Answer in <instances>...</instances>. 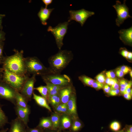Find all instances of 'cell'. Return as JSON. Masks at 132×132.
Masks as SVG:
<instances>
[{"label":"cell","instance_id":"cell-1","mask_svg":"<svg viewBox=\"0 0 132 132\" xmlns=\"http://www.w3.org/2000/svg\"><path fill=\"white\" fill-rule=\"evenodd\" d=\"M14 54L10 56L5 57L2 64V68L12 73L20 76L27 73L25 67L23 51L13 50Z\"/></svg>","mask_w":132,"mask_h":132},{"label":"cell","instance_id":"cell-2","mask_svg":"<svg viewBox=\"0 0 132 132\" xmlns=\"http://www.w3.org/2000/svg\"><path fill=\"white\" fill-rule=\"evenodd\" d=\"M72 52L67 50H59L55 54L48 59L49 67L52 74H60L73 59Z\"/></svg>","mask_w":132,"mask_h":132},{"label":"cell","instance_id":"cell-3","mask_svg":"<svg viewBox=\"0 0 132 132\" xmlns=\"http://www.w3.org/2000/svg\"><path fill=\"white\" fill-rule=\"evenodd\" d=\"M24 61L27 73L41 76L52 74L49 67L45 66L36 57H25Z\"/></svg>","mask_w":132,"mask_h":132},{"label":"cell","instance_id":"cell-4","mask_svg":"<svg viewBox=\"0 0 132 132\" xmlns=\"http://www.w3.org/2000/svg\"><path fill=\"white\" fill-rule=\"evenodd\" d=\"M29 77L28 75H19L4 69L2 80L16 91L20 92L24 83Z\"/></svg>","mask_w":132,"mask_h":132},{"label":"cell","instance_id":"cell-5","mask_svg":"<svg viewBox=\"0 0 132 132\" xmlns=\"http://www.w3.org/2000/svg\"><path fill=\"white\" fill-rule=\"evenodd\" d=\"M69 22H65L60 23L54 27L49 26L47 31L50 32L54 36L57 46L59 50H61L63 45V40L67 33Z\"/></svg>","mask_w":132,"mask_h":132},{"label":"cell","instance_id":"cell-6","mask_svg":"<svg viewBox=\"0 0 132 132\" xmlns=\"http://www.w3.org/2000/svg\"><path fill=\"white\" fill-rule=\"evenodd\" d=\"M41 76L43 81L46 84L49 83L62 87L72 85L71 78L66 75L50 74Z\"/></svg>","mask_w":132,"mask_h":132},{"label":"cell","instance_id":"cell-7","mask_svg":"<svg viewBox=\"0 0 132 132\" xmlns=\"http://www.w3.org/2000/svg\"><path fill=\"white\" fill-rule=\"evenodd\" d=\"M126 0H124L123 3L121 4L119 0L116 1V4L113 7L115 10L117 15L115 20L116 25L119 27L127 18H132L129 13V8L126 4Z\"/></svg>","mask_w":132,"mask_h":132},{"label":"cell","instance_id":"cell-8","mask_svg":"<svg viewBox=\"0 0 132 132\" xmlns=\"http://www.w3.org/2000/svg\"><path fill=\"white\" fill-rule=\"evenodd\" d=\"M70 16L68 21L74 20L79 23L82 26L89 17L95 14L93 11L86 10L83 9L78 10H70L69 11Z\"/></svg>","mask_w":132,"mask_h":132},{"label":"cell","instance_id":"cell-9","mask_svg":"<svg viewBox=\"0 0 132 132\" xmlns=\"http://www.w3.org/2000/svg\"><path fill=\"white\" fill-rule=\"evenodd\" d=\"M16 91L2 80H0V99H3L8 101L15 106Z\"/></svg>","mask_w":132,"mask_h":132},{"label":"cell","instance_id":"cell-10","mask_svg":"<svg viewBox=\"0 0 132 132\" xmlns=\"http://www.w3.org/2000/svg\"><path fill=\"white\" fill-rule=\"evenodd\" d=\"M36 76L35 75H33L27 79L20 92L28 102L31 100L33 93L34 84L36 81Z\"/></svg>","mask_w":132,"mask_h":132},{"label":"cell","instance_id":"cell-11","mask_svg":"<svg viewBox=\"0 0 132 132\" xmlns=\"http://www.w3.org/2000/svg\"><path fill=\"white\" fill-rule=\"evenodd\" d=\"M27 126L17 117L12 120L8 132H25Z\"/></svg>","mask_w":132,"mask_h":132},{"label":"cell","instance_id":"cell-12","mask_svg":"<svg viewBox=\"0 0 132 132\" xmlns=\"http://www.w3.org/2000/svg\"><path fill=\"white\" fill-rule=\"evenodd\" d=\"M15 111L18 117L27 126L29 121V115L30 110L29 107L24 108L17 105H15Z\"/></svg>","mask_w":132,"mask_h":132},{"label":"cell","instance_id":"cell-13","mask_svg":"<svg viewBox=\"0 0 132 132\" xmlns=\"http://www.w3.org/2000/svg\"><path fill=\"white\" fill-rule=\"evenodd\" d=\"M119 38L125 44L132 45V27L127 29H121L118 32Z\"/></svg>","mask_w":132,"mask_h":132},{"label":"cell","instance_id":"cell-14","mask_svg":"<svg viewBox=\"0 0 132 132\" xmlns=\"http://www.w3.org/2000/svg\"><path fill=\"white\" fill-rule=\"evenodd\" d=\"M73 91L72 85L61 89L59 92V94L62 103L66 104Z\"/></svg>","mask_w":132,"mask_h":132},{"label":"cell","instance_id":"cell-15","mask_svg":"<svg viewBox=\"0 0 132 132\" xmlns=\"http://www.w3.org/2000/svg\"><path fill=\"white\" fill-rule=\"evenodd\" d=\"M54 9V8L47 9L43 7L41 8L37 14L43 25H47V21L49 18L51 13Z\"/></svg>","mask_w":132,"mask_h":132},{"label":"cell","instance_id":"cell-16","mask_svg":"<svg viewBox=\"0 0 132 132\" xmlns=\"http://www.w3.org/2000/svg\"><path fill=\"white\" fill-rule=\"evenodd\" d=\"M75 94L74 91L66 104L68 112L72 115H76L77 114Z\"/></svg>","mask_w":132,"mask_h":132},{"label":"cell","instance_id":"cell-17","mask_svg":"<svg viewBox=\"0 0 132 132\" xmlns=\"http://www.w3.org/2000/svg\"><path fill=\"white\" fill-rule=\"evenodd\" d=\"M33 99L38 105L51 111V109L45 99L42 96L36 94L34 93H33Z\"/></svg>","mask_w":132,"mask_h":132},{"label":"cell","instance_id":"cell-18","mask_svg":"<svg viewBox=\"0 0 132 132\" xmlns=\"http://www.w3.org/2000/svg\"><path fill=\"white\" fill-rule=\"evenodd\" d=\"M15 100L16 105L24 108L29 107L27 104L28 101L20 93L17 91L16 93Z\"/></svg>","mask_w":132,"mask_h":132},{"label":"cell","instance_id":"cell-19","mask_svg":"<svg viewBox=\"0 0 132 132\" xmlns=\"http://www.w3.org/2000/svg\"><path fill=\"white\" fill-rule=\"evenodd\" d=\"M37 127L44 130L47 129H52V124L49 119L44 118L41 120Z\"/></svg>","mask_w":132,"mask_h":132},{"label":"cell","instance_id":"cell-20","mask_svg":"<svg viewBox=\"0 0 132 132\" xmlns=\"http://www.w3.org/2000/svg\"><path fill=\"white\" fill-rule=\"evenodd\" d=\"M34 89L37 90L47 100L49 101V93L48 88L47 86H41L34 88Z\"/></svg>","mask_w":132,"mask_h":132},{"label":"cell","instance_id":"cell-21","mask_svg":"<svg viewBox=\"0 0 132 132\" xmlns=\"http://www.w3.org/2000/svg\"><path fill=\"white\" fill-rule=\"evenodd\" d=\"M71 126V123L70 119L67 116H64L62 119L61 125L59 127V131L68 129Z\"/></svg>","mask_w":132,"mask_h":132},{"label":"cell","instance_id":"cell-22","mask_svg":"<svg viewBox=\"0 0 132 132\" xmlns=\"http://www.w3.org/2000/svg\"><path fill=\"white\" fill-rule=\"evenodd\" d=\"M8 123V118L0 105V129L3 128V127Z\"/></svg>","mask_w":132,"mask_h":132},{"label":"cell","instance_id":"cell-23","mask_svg":"<svg viewBox=\"0 0 132 132\" xmlns=\"http://www.w3.org/2000/svg\"><path fill=\"white\" fill-rule=\"evenodd\" d=\"M78 78L85 85L91 87L95 80L85 75L79 76Z\"/></svg>","mask_w":132,"mask_h":132},{"label":"cell","instance_id":"cell-24","mask_svg":"<svg viewBox=\"0 0 132 132\" xmlns=\"http://www.w3.org/2000/svg\"><path fill=\"white\" fill-rule=\"evenodd\" d=\"M51 121L52 124V130H57L59 127V117L56 114L53 115L51 117Z\"/></svg>","mask_w":132,"mask_h":132},{"label":"cell","instance_id":"cell-25","mask_svg":"<svg viewBox=\"0 0 132 132\" xmlns=\"http://www.w3.org/2000/svg\"><path fill=\"white\" fill-rule=\"evenodd\" d=\"M48 101L54 107H56L59 105L61 100L59 93L50 97Z\"/></svg>","mask_w":132,"mask_h":132},{"label":"cell","instance_id":"cell-26","mask_svg":"<svg viewBox=\"0 0 132 132\" xmlns=\"http://www.w3.org/2000/svg\"><path fill=\"white\" fill-rule=\"evenodd\" d=\"M82 125L81 123L78 121H76L71 126L72 132H77L82 128Z\"/></svg>","mask_w":132,"mask_h":132},{"label":"cell","instance_id":"cell-27","mask_svg":"<svg viewBox=\"0 0 132 132\" xmlns=\"http://www.w3.org/2000/svg\"><path fill=\"white\" fill-rule=\"evenodd\" d=\"M121 127V126L120 123L116 121L112 122L110 126V128L111 130L116 132L119 131Z\"/></svg>","mask_w":132,"mask_h":132},{"label":"cell","instance_id":"cell-28","mask_svg":"<svg viewBox=\"0 0 132 132\" xmlns=\"http://www.w3.org/2000/svg\"><path fill=\"white\" fill-rule=\"evenodd\" d=\"M95 78L96 80L99 83L103 84L105 83L106 78L103 74L102 73L98 75Z\"/></svg>","mask_w":132,"mask_h":132},{"label":"cell","instance_id":"cell-29","mask_svg":"<svg viewBox=\"0 0 132 132\" xmlns=\"http://www.w3.org/2000/svg\"><path fill=\"white\" fill-rule=\"evenodd\" d=\"M104 86L103 84L95 80L91 87L96 89H99L103 88Z\"/></svg>","mask_w":132,"mask_h":132},{"label":"cell","instance_id":"cell-30","mask_svg":"<svg viewBox=\"0 0 132 132\" xmlns=\"http://www.w3.org/2000/svg\"><path fill=\"white\" fill-rule=\"evenodd\" d=\"M4 44V41L0 42V63L1 64H2L5 57L3 54Z\"/></svg>","mask_w":132,"mask_h":132},{"label":"cell","instance_id":"cell-31","mask_svg":"<svg viewBox=\"0 0 132 132\" xmlns=\"http://www.w3.org/2000/svg\"><path fill=\"white\" fill-rule=\"evenodd\" d=\"M25 132H44V130L38 127L31 128L27 126Z\"/></svg>","mask_w":132,"mask_h":132},{"label":"cell","instance_id":"cell-32","mask_svg":"<svg viewBox=\"0 0 132 132\" xmlns=\"http://www.w3.org/2000/svg\"><path fill=\"white\" fill-rule=\"evenodd\" d=\"M118 81V80L115 78H107L106 79L105 83L106 84L111 86Z\"/></svg>","mask_w":132,"mask_h":132},{"label":"cell","instance_id":"cell-33","mask_svg":"<svg viewBox=\"0 0 132 132\" xmlns=\"http://www.w3.org/2000/svg\"><path fill=\"white\" fill-rule=\"evenodd\" d=\"M119 69L123 72L124 75L127 74L132 70L130 67L126 66H121Z\"/></svg>","mask_w":132,"mask_h":132},{"label":"cell","instance_id":"cell-34","mask_svg":"<svg viewBox=\"0 0 132 132\" xmlns=\"http://www.w3.org/2000/svg\"><path fill=\"white\" fill-rule=\"evenodd\" d=\"M105 74L107 78H115L116 76L114 72L112 71H107Z\"/></svg>","mask_w":132,"mask_h":132},{"label":"cell","instance_id":"cell-35","mask_svg":"<svg viewBox=\"0 0 132 132\" xmlns=\"http://www.w3.org/2000/svg\"><path fill=\"white\" fill-rule=\"evenodd\" d=\"M129 82V81L128 82L125 79H121L119 82V86L121 87L126 88L128 86Z\"/></svg>","mask_w":132,"mask_h":132},{"label":"cell","instance_id":"cell-36","mask_svg":"<svg viewBox=\"0 0 132 132\" xmlns=\"http://www.w3.org/2000/svg\"><path fill=\"white\" fill-rule=\"evenodd\" d=\"M129 51L125 48H122L120 49V53L123 57L127 58V56Z\"/></svg>","mask_w":132,"mask_h":132},{"label":"cell","instance_id":"cell-37","mask_svg":"<svg viewBox=\"0 0 132 132\" xmlns=\"http://www.w3.org/2000/svg\"><path fill=\"white\" fill-rule=\"evenodd\" d=\"M120 92V90L119 89L116 90L111 89L109 94L111 96H114L118 95Z\"/></svg>","mask_w":132,"mask_h":132},{"label":"cell","instance_id":"cell-38","mask_svg":"<svg viewBox=\"0 0 132 132\" xmlns=\"http://www.w3.org/2000/svg\"><path fill=\"white\" fill-rule=\"evenodd\" d=\"M5 33L2 30H0V42L4 41L5 40Z\"/></svg>","mask_w":132,"mask_h":132},{"label":"cell","instance_id":"cell-39","mask_svg":"<svg viewBox=\"0 0 132 132\" xmlns=\"http://www.w3.org/2000/svg\"><path fill=\"white\" fill-rule=\"evenodd\" d=\"M115 75L119 78H121L125 75L123 72L120 69L117 70L116 71Z\"/></svg>","mask_w":132,"mask_h":132},{"label":"cell","instance_id":"cell-40","mask_svg":"<svg viewBox=\"0 0 132 132\" xmlns=\"http://www.w3.org/2000/svg\"><path fill=\"white\" fill-rule=\"evenodd\" d=\"M119 84L118 81L111 86L110 88L111 89L116 90L119 89Z\"/></svg>","mask_w":132,"mask_h":132},{"label":"cell","instance_id":"cell-41","mask_svg":"<svg viewBox=\"0 0 132 132\" xmlns=\"http://www.w3.org/2000/svg\"><path fill=\"white\" fill-rule=\"evenodd\" d=\"M42 1L45 5V8H47V6L51 4L53 2L52 0H42Z\"/></svg>","mask_w":132,"mask_h":132},{"label":"cell","instance_id":"cell-42","mask_svg":"<svg viewBox=\"0 0 132 132\" xmlns=\"http://www.w3.org/2000/svg\"><path fill=\"white\" fill-rule=\"evenodd\" d=\"M5 16L4 14H0V30H2L3 26L2 25V20L4 17Z\"/></svg>","mask_w":132,"mask_h":132},{"label":"cell","instance_id":"cell-43","mask_svg":"<svg viewBox=\"0 0 132 132\" xmlns=\"http://www.w3.org/2000/svg\"><path fill=\"white\" fill-rule=\"evenodd\" d=\"M124 98L128 100H130L132 99L131 95L129 94L125 93L123 94Z\"/></svg>","mask_w":132,"mask_h":132},{"label":"cell","instance_id":"cell-44","mask_svg":"<svg viewBox=\"0 0 132 132\" xmlns=\"http://www.w3.org/2000/svg\"><path fill=\"white\" fill-rule=\"evenodd\" d=\"M67 110V104H64V105L61 110L60 112H66Z\"/></svg>","mask_w":132,"mask_h":132},{"label":"cell","instance_id":"cell-45","mask_svg":"<svg viewBox=\"0 0 132 132\" xmlns=\"http://www.w3.org/2000/svg\"><path fill=\"white\" fill-rule=\"evenodd\" d=\"M3 68L2 67H0V80L2 79L3 75Z\"/></svg>","mask_w":132,"mask_h":132},{"label":"cell","instance_id":"cell-46","mask_svg":"<svg viewBox=\"0 0 132 132\" xmlns=\"http://www.w3.org/2000/svg\"><path fill=\"white\" fill-rule=\"evenodd\" d=\"M127 88V87L126 88H122L121 87L120 89V91L121 93L123 94Z\"/></svg>","mask_w":132,"mask_h":132},{"label":"cell","instance_id":"cell-47","mask_svg":"<svg viewBox=\"0 0 132 132\" xmlns=\"http://www.w3.org/2000/svg\"><path fill=\"white\" fill-rule=\"evenodd\" d=\"M131 60L132 59V53L131 52L129 51L128 54L127 58Z\"/></svg>","mask_w":132,"mask_h":132},{"label":"cell","instance_id":"cell-48","mask_svg":"<svg viewBox=\"0 0 132 132\" xmlns=\"http://www.w3.org/2000/svg\"><path fill=\"white\" fill-rule=\"evenodd\" d=\"M125 128L128 129L130 132H132V125L127 126Z\"/></svg>","mask_w":132,"mask_h":132},{"label":"cell","instance_id":"cell-49","mask_svg":"<svg viewBox=\"0 0 132 132\" xmlns=\"http://www.w3.org/2000/svg\"><path fill=\"white\" fill-rule=\"evenodd\" d=\"M9 129L8 128L5 129L3 128L0 130V132H7Z\"/></svg>","mask_w":132,"mask_h":132},{"label":"cell","instance_id":"cell-50","mask_svg":"<svg viewBox=\"0 0 132 132\" xmlns=\"http://www.w3.org/2000/svg\"><path fill=\"white\" fill-rule=\"evenodd\" d=\"M104 91L106 93H109L110 91L108 90L106 88L104 87V86L103 88Z\"/></svg>","mask_w":132,"mask_h":132},{"label":"cell","instance_id":"cell-51","mask_svg":"<svg viewBox=\"0 0 132 132\" xmlns=\"http://www.w3.org/2000/svg\"><path fill=\"white\" fill-rule=\"evenodd\" d=\"M104 86L110 91L111 90V88L109 86V85L106 84L104 85Z\"/></svg>","mask_w":132,"mask_h":132},{"label":"cell","instance_id":"cell-52","mask_svg":"<svg viewBox=\"0 0 132 132\" xmlns=\"http://www.w3.org/2000/svg\"><path fill=\"white\" fill-rule=\"evenodd\" d=\"M116 132H125V128H124L121 130H119Z\"/></svg>","mask_w":132,"mask_h":132},{"label":"cell","instance_id":"cell-53","mask_svg":"<svg viewBox=\"0 0 132 132\" xmlns=\"http://www.w3.org/2000/svg\"><path fill=\"white\" fill-rule=\"evenodd\" d=\"M52 130L51 131H47V130L46 129H45V130H44V132H54V131H52ZM59 132V131H57L56 132Z\"/></svg>","mask_w":132,"mask_h":132},{"label":"cell","instance_id":"cell-54","mask_svg":"<svg viewBox=\"0 0 132 132\" xmlns=\"http://www.w3.org/2000/svg\"><path fill=\"white\" fill-rule=\"evenodd\" d=\"M129 73L130 75V77H132V70H131L130 72H129Z\"/></svg>","mask_w":132,"mask_h":132},{"label":"cell","instance_id":"cell-55","mask_svg":"<svg viewBox=\"0 0 132 132\" xmlns=\"http://www.w3.org/2000/svg\"></svg>","mask_w":132,"mask_h":132}]
</instances>
